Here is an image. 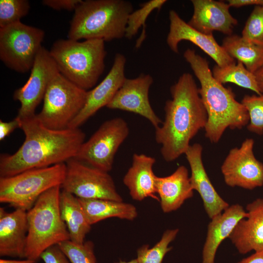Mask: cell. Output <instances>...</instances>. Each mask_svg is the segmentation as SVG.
<instances>
[{
  "instance_id": "1",
  "label": "cell",
  "mask_w": 263,
  "mask_h": 263,
  "mask_svg": "<svg viewBox=\"0 0 263 263\" xmlns=\"http://www.w3.org/2000/svg\"><path fill=\"white\" fill-rule=\"evenodd\" d=\"M20 120L24 141L14 153L0 155V177L65 163L76 156L85 142V134L79 128L49 129L36 114Z\"/></svg>"
},
{
  "instance_id": "2",
  "label": "cell",
  "mask_w": 263,
  "mask_h": 263,
  "mask_svg": "<svg viewBox=\"0 0 263 263\" xmlns=\"http://www.w3.org/2000/svg\"><path fill=\"white\" fill-rule=\"evenodd\" d=\"M171 99L165 103L164 121L155 129L156 142L168 162L185 154L190 140L207 123V113L192 75L183 73L170 88Z\"/></svg>"
},
{
  "instance_id": "3",
  "label": "cell",
  "mask_w": 263,
  "mask_h": 263,
  "mask_svg": "<svg viewBox=\"0 0 263 263\" xmlns=\"http://www.w3.org/2000/svg\"><path fill=\"white\" fill-rule=\"evenodd\" d=\"M184 57L200 82L199 93L207 113L205 136L213 143H218L227 128L241 129L249 121L248 112L235 98L232 90L214 78L207 60L187 49Z\"/></svg>"
},
{
  "instance_id": "4",
  "label": "cell",
  "mask_w": 263,
  "mask_h": 263,
  "mask_svg": "<svg viewBox=\"0 0 263 263\" xmlns=\"http://www.w3.org/2000/svg\"><path fill=\"white\" fill-rule=\"evenodd\" d=\"M131 1L125 0H82L74 11L68 33L69 39L111 41L125 37Z\"/></svg>"
},
{
  "instance_id": "5",
  "label": "cell",
  "mask_w": 263,
  "mask_h": 263,
  "mask_svg": "<svg viewBox=\"0 0 263 263\" xmlns=\"http://www.w3.org/2000/svg\"><path fill=\"white\" fill-rule=\"evenodd\" d=\"M49 52L59 73L86 91L95 86L104 71L107 52L102 39H60Z\"/></svg>"
},
{
  "instance_id": "6",
  "label": "cell",
  "mask_w": 263,
  "mask_h": 263,
  "mask_svg": "<svg viewBox=\"0 0 263 263\" xmlns=\"http://www.w3.org/2000/svg\"><path fill=\"white\" fill-rule=\"evenodd\" d=\"M61 186L42 193L27 211L28 231L24 258L38 261L48 248L70 240L59 209Z\"/></svg>"
},
{
  "instance_id": "7",
  "label": "cell",
  "mask_w": 263,
  "mask_h": 263,
  "mask_svg": "<svg viewBox=\"0 0 263 263\" xmlns=\"http://www.w3.org/2000/svg\"><path fill=\"white\" fill-rule=\"evenodd\" d=\"M65 172L66 164L61 163L0 177V202L27 211L42 193L61 186Z\"/></svg>"
},
{
  "instance_id": "8",
  "label": "cell",
  "mask_w": 263,
  "mask_h": 263,
  "mask_svg": "<svg viewBox=\"0 0 263 263\" xmlns=\"http://www.w3.org/2000/svg\"><path fill=\"white\" fill-rule=\"evenodd\" d=\"M87 92L59 73L50 82L42 110L36 115L49 129H67L84 107Z\"/></svg>"
},
{
  "instance_id": "9",
  "label": "cell",
  "mask_w": 263,
  "mask_h": 263,
  "mask_svg": "<svg viewBox=\"0 0 263 263\" xmlns=\"http://www.w3.org/2000/svg\"><path fill=\"white\" fill-rule=\"evenodd\" d=\"M44 31L19 21L0 28V59L9 69L25 73L31 70L42 48Z\"/></svg>"
},
{
  "instance_id": "10",
  "label": "cell",
  "mask_w": 263,
  "mask_h": 263,
  "mask_svg": "<svg viewBox=\"0 0 263 263\" xmlns=\"http://www.w3.org/2000/svg\"><path fill=\"white\" fill-rule=\"evenodd\" d=\"M129 134V126L124 119L116 117L107 120L82 144L74 158L109 172L112 169L116 152Z\"/></svg>"
},
{
  "instance_id": "11",
  "label": "cell",
  "mask_w": 263,
  "mask_h": 263,
  "mask_svg": "<svg viewBox=\"0 0 263 263\" xmlns=\"http://www.w3.org/2000/svg\"><path fill=\"white\" fill-rule=\"evenodd\" d=\"M62 190L81 199H102L123 201L113 180L106 172L75 158L66 163Z\"/></svg>"
},
{
  "instance_id": "12",
  "label": "cell",
  "mask_w": 263,
  "mask_h": 263,
  "mask_svg": "<svg viewBox=\"0 0 263 263\" xmlns=\"http://www.w3.org/2000/svg\"><path fill=\"white\" fill-rule=\"evenodd\" d=\"M59 73L49 51L42 46L37 56L28 80L14 93V99L20 104L16 117L22 119L36 114V109L43 100L50 82Z\"/></svg>"
},
{
  "instance_id": "13",
  "label": "cell",
  "mask_w": 263,
  "mask_h": 263,
  "mask_svg": "<svg viewBox=\"0 0 263 263\" xmlns=\"http://www.w3.org/2000/svg\"><path fill=\"white\" fill-rule=\"evenodd\" d=\"M254 145L252 138H247L229 150L221 167L228 186L252 190L263 186V164L254 155Z\"/></svg>"
},
{
  "instance_id": "14",
  "label": "cell",
  "mask_w": 263,
  "mask_h": 263,
  "mask_svg": "<svg viewBox=\"0 0 263 263\" xmlns=\"http://www.w3.org/2000/svg\"><path fill=\"white\" fill-rule=\"evenodd\" d=\"M153 82L152 77L141 73L134 78H126L106 107L138 114L148 119L156 129L162 123L150 102L149 92Z\"/></svg>"
},
{
  "instance_id": "15",
  "label": "cell",
  "mask_w": 263,
  "mask_h": 263,
  "mask_svg": "<svg viewBox=\"0 0 263 263\" xmlns=\"http://www.w3.org/2000/svg\"><path fill=\"white\" fill-rule=\"evenodd\" d=\"M169 32L166 42L170 49L178 53V44L183 40L190 41L208 55L220 67L235 63L222 45H220L213 34H203L190 26L174 10L169 11Z\"/></svg>"
},
{
  "instance_id": "16",
  "label": "cell",
  "mask_w": 263,
  "mask_h": 263,
  "mask_svg": "<svg viewBox=\"0 0 263 263\" xmlns=\"http://www.w3.org/2000/svg\"><path fill=\"white\" fill-rule=\"evenodd\" d=\"M126 63V58L123 54H115L109 72L99 84L87 92L84 107L68 128H79L99 110L104 106L106 107L111 101L126 78L125 75Z\"/></svg>"
},
{
  "instance_id": "17",
  "label": "cell",
  "mask_w": 263,
  "mask_h": 263,
  "mask_svg": "<svg viewBox=\"0 0 263 263\" xmlns=\"http://www.w3.org/2000/svg\"><path fill=\"white\" fill-rule=\"evenodd\" d=\"M203 147L199 143L190 145L185 154L191 170L190 180L193 190L202 200L205 211L211 219L223 212L229 206L212 184L202 160Z\"/></svg>"
},
{
  "instance_id": "18",
  "label": "cell",
  "mask_w": 263,
  "mask_h": 263,
  "mask_svg": "<svg viewBox=\"0 0 263 263\" xmlns=\"http://www.w3.org/2000/svg\"><path fill=\"white\" fill-rule=\"evenodd\" d=\"M193 13L188 23L197 31L207 35L219 31L227 36L232 35L238 20L229 12L228 3L214 0H191Z\"/></svg>"
},
{
  "instance_id": "19",
  "label": "cell",
  "mask_w": 263,
  "mask_h": 263,
  "mask_svg": "<svg viewBox=\"0 0 263 263\" xmlns=\"http://www.w3.org/2000/svg\"><path fill=\"white\" fill-rule=\"evenodd\" d=\"M245 210L228 238L240 254L263 251V198L248 203Z\"/></svg>"
},
{
  "instance_id": "20",
  "label": "cell",
  "mask_w": 263,
  "mask_h": 263,
  "mask_svg": "<svg viewBox=\"0 0 263 263\" xmlns=\"http://www.w3.org/2000/svg\"><path fill=\"white\" fill-rule=\"evenodd\" d=\"M27 211L0 208V256L24 258L28 231Z\"/></svg>"
},
{
  "instance_id": "21",
  "label": "cell",
  "mask_w": 263,
  "mask_h": 263,
  "mask_svg": "<svg viewBox=\"0 0 263 263\" xmlns=\"http://www.w3.org/2000/svg\"><path fill=\"white\" fill-rule=\"evenodd\" d=\"M247 215L243 207L238 204L229 206L223 212L212 218L208 225L203 247L202 263H214L217 249L229 235L238 222Z\"/></svg>"
},
{
  "instance_id": "22",
  "label": "cell",
  "mask_w": 263,
  "mask_h": 263,
  "mask_svg": "<svg viewBox=\"0 0 263 263\" xmlns=\"http://www.w3.org/2000/svg\"><path fill=\"white\" fill-rule=\"evenodd\" d=\"M156 193L164 213L179 208L187 200L193 196V189L188 169L180 166L170 175L155 179Z\"/></svg>"
},
{
  "instance_id": "23",
  "label": "cell",
  "mask_w": 263,
  "mask_h": 263,
  "mask_svg": "<svg viewBox=\"0 0 263 263\" xmlns=\"http://www.w3.org/2000/svg\"><path fill=\"white\" fill-rule=\"evenodd\" d=\"M155 162L153 157L144 154H133L132 166L123 179L133 200L142 201L151 197L159 201V198L155 195L156 176L152 169Z\"/></svg>"
},
{
  "instance_id": "24",
  "label": "cell",
  "mask_w": 263,
  "mask_h": 263,
  "mask_svg": "<svg viewBox=\"0 0 263 263\" xmlns=\"http://www.w3.org/2000/svg\"><path fill=\"white\" fill-rule=\"evenodd\" d=\"M59 209L70 240L77 244L83 243L92 225L87 219L78 198L62 190L59 198Z\"/></svg>"
},
{
  "instance_id": "25",
  "label": "cell",
  "mask_w": 263,
  "mask_h": 263,
  "mask_svg": "<svg viewBox=\"0 0 263 263\" xmlns=\"http://www.w3.org/2000/svg\"><path fill=\"white\" fill-rule=\"evenodd\" d=\"M78 199L91 225L109 218L132 221L137 216L136 207L130 203L102 199Z\"/></svg>"
},
{
  "instance_id": "26",
  "label": "cell",
  "mask_w": 263,
  "mask_h": 263,
  "mask_svg": "<svg viewBox=\"0 0 263 263\" xmlns=\"http://www.w3.org/2000/svg\"><path fill=\"white\" fill-rule=\"evenodd\" d=\"M222 46L229 56L241 62L254 74L263 67V45L246 40L242 36L231 35L224 38Z\"/></svg>"
},
{
  "instance_id": "27",
  "label": "cell",
  "mask_w": 263,
  "mask_h": 263,
  "mask_svg": "<svg viewBox=\"0 0 263 263\" xmlns=\"http://www.w3.org/2000/svg\"><path fill=\"white\" fill-rule=\"evenodd\" d=\"M212 73L216 81L222 85L232 83L251 90L257 95L262 94L255 74L249 72L240 61L224 67L216 65L212 69Z\"/></svg>"
},
{
  "instance_id": "28",
  "label": "cell",
  "mask_w": 263,
  "mask_h": 263,
  "mask_svg": "<svg viewBox=\"0 0 263 263\" xmlns=\"http://www.w3.org/2000/svg\"><path fill=\"white\" fill-rule=\"evenodd\" d=\"M166 0H150L142 4L141 8L132 11L129 16L125 30V37L129 39L133 38L142 27L143 30L140 38L137 40L136 48L141 45L145 37V23L150 13L155 9L160 10L167 2Z\"/></svg>"
},
{
  "instance_id": "29",
  "label": "cell",
  "mask_w": 263,
  "mask_h": 263,
  "mask_svg": "<svg viewBox=\"0 0 263 263\" xmlns=\"http://www.w3.org/2000/svg\"><path fill=\"white\" fill-rule=\"evenodd\" d=\"M178 232V228L167 229L152 247L149 248V244L139 247L137 251L138 263H162L165 255L172 249L169 244L175 239Z\"/></svg>"
},
{
  "instance_id": "30",
  "label": "cell",
  "mask_w": 263,
  "mask_h": 263,
  "mask_svg": "<svg viewBox=\"0 0 263 263\" xmlns=\"http://www.w3.org/2000/svg\"><path fill=\"white\" fill-rule=\"evenodd\" d=\"M70 263H97L92 241L77 244L67 240L58 244Z\"/></svg>"
},
{
  "instance_id": "31",
  "label": "cell",
  "mask_w": 263,
  "mask_h": 263,
  "mask_svg": "<svg viewBox=\"0 0 263 263\" xmlns=\"http://www.w3.org/2000/svg\"><path fill=\"white\" fill-rule=\"evenodd\" d=\"M30 9L27 0H0V28L20 21Z\"/></svg>"
},
{
  "instance_id": "32",
  "label": "cell",
  "mask_w": 263,
  "mask_h": 263,
  "mask_svg": "<svg viewBox=\"0 0 263 263\" xmlns=\"http://www.w3.org/2000/svg\"><path fill=\"white\" fill-rule=\"evenodd\" d=\"M242 104L247 110L249 121L247 128L258 135L263 134V94L261 95H245Z\"/></svg>"
},
{
  "instance_id": "33",
  "label": "cell",
  "mask_w": 263,
  "mask_h": 263,
  "mask_svg": "<svg viewBox=\"0 0 263 263\" xmlns=\"http://www.w3.org/2000/svg\"><path fill=\"white\" fill-rule=\"evenodd\" d=\"M244 39L263 45V5H256L242 32Z\"/></svg>"
},
{
  "instance_id": "34",
  "label": "cell",
  "mask_w": 263,
  "mask_h": 263,
  "mask_svg": "<svg viewBox=\"0 0 263 263\" xmlns=\"http://www.w3.org/2000/svg\"><path fill=\"white\" fill-rule=\"evenodd\" d=\"M40 259L44 263H70L58 244L50 246L41 255Z\"/></svg>"
},
{
  "instance_id": "35",
  "label": "cell",
  "mask_w": 263,
  "mask_h": 263,
  "mask_svg": "<svg viewBox=\"0 0 263 263\" xmlns=\"http://www.w3.org/2000/svg\"><path fill=\"white\" fill-rule=\"evenodd\" d=\"M82 0H43L42 3L56 10L75 11Z\"/></svg>"
},
{
  "instance_id": "36",
  "label": "cell",
  "mask_w": 263,
  "mask_h": 263,
  "mask_svg": "<svg viewBox=\"0 0 263 263\" xmlns=\"http://www.w3.org/2000/svg\"><path fill=\"white\" fill-rule=\"evenodd\" d=\"M20 120L16 117L9 122L0 120V140H3L17 128H20Z\"/></svg>"
},
{
  "instance_id": "37",
  "label": "cell",
  "mask_w": 263,
  "mask_h": 263,
  "mask_svg": "<svg viewBox=\"0 0 263 263\" xmlns=\"http://www.w3.org/2000/svg\"><path fill=\"white\" fill-rule=\"evenodd\" d=\"M230 7H241L248 5H263V0H228Z\"/></svg>"
},
{
  "instance_id": "38",
  "label": "cell",
  "mask_w": 263,
  "mask_h": 263,
  "mask_svg": "<svg viewBox=\"0 0 263 263\" xmlns=\"http://www.w3.org/2000/svg\"><path fill=\"white\" fill-rule=\"evenodd\" d=\"M237 263H263V251L254 252L253 254Z\"/></svg>"
},
{
  "instance_id": "39",
  "label": "cell",
  "mask_w": 263,
  "mask_h": 263,
  "mask_svg": "<svg viewBox=\"0 0 263 263\" xmlns=\"http://www.w3.org/2000/svg\"><path fill=\"white\" fill-rule=\"evenodd\" d=\"M255 75L256 77V79L260 88V90L263 93V67L261 68L258 71H257Z\"/></svg>"
},
{
  "instance_id": "40",
  "label": "cell",
  "mask_w": 263,
  "mask_h": 263,
  "mask_svg": "<svg viewBox=\"0 0 263 263\" xmlns=\"http://www.w3.org/2000/svg\"><path fill=\"white\" fill-rule=\"evenodd\" d=\"M0 263H38V262L36 261L28 259L21 261L0 259Z\"/></svg>"
},
{
  "instance_id": "41",
  "label": "cell",
  "mask_w": 263,
  "mask_h": 263,
  "mask_svg": "<svg viewBox=\"0 0 263 263\" xmlns=\"http://www.w3.org/2000/svg\"><path fill=\"white\" fill-rule=\"evenodd\" d=\"M115 263H138V261L136 259L132 260L129 262H126L124 261H119L118 262Z\"/></svg>"
},
{
  "instance_id": "42",
  "label": "cell",
  "mask_w": 263,
  "mask_h": 263,
  "mask_svg": "<svg viewBox=\"0 0 263 263\" xmlns=\"http://www.w3.org/2000/svg\"></svg>"
}]
</instances>
